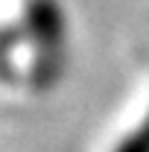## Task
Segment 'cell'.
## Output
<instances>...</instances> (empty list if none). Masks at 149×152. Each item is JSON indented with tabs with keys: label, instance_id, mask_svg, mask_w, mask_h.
Returning a JSON list of instances; mask_svg holds the SVG:
<instances>
[{
	"label": "cell",
	"instance_id": "obj_1",
	"mask_svg": "<svg viewBox=\"0 0 149 152\" xmlns=\"http://www.w3.org/2000/svg\"><path fill=\"white\" fill-rule=\"evenodd\" d=\"M120 152H149V120L143 123L140 132L131 134V140L126 143V146H120Z\"/></svg>",
	"mask_w": 149,
	"mask_h": 152
}]
</instances>
